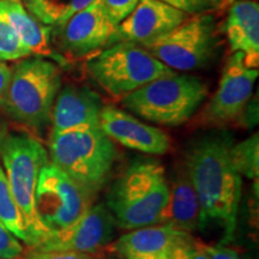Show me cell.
Instances as JSON below:
<instances>
[{"mask_svg": "<svg viewBox=\"0 0 259 259\" xmlns=\"http://www.w3.org/2000/svg\"><path fill=\"white\" fill-rule=\"evenodd\" d=\"M233 136L212 131L190 145L185 168L198 197L204 223L221 226L227 240L234 235L241 198V176L233 166Z\"/></svg>", "mask_w": 259, "mask_h": 259, "instance_id": "1", "label": "cell"}, {"mask_svg": "<svg viewBox=\"0 0 259 259\" xmlns=\"http://www.w3.org/2000/svg\"><path fill=\"white\" fill-rule=\"evenodd\" d=\"M169 196L166 170L160 162L141 158L116 179L107 197L115 225L134 231L157 225Z\"/></svg>", "mask_w": 259, "mask_h": 259, "instance_id": "2", "label": "cell"}, {"mask_svg": "<svg viewBox=\"0 0 259 259\" xmlns=\"http://www.w3.org/2000/svg\"><path fill=\"white\" fill-rule=\"evenodd\" d=\"M48 156L51 163L95 197L111 178L116 149L100 125H85L51 137Z\"/></svg>", "mask_w": 259, "mask_h": 259, "instance_id": "3", "label": "cell"}, {"mask_svg": "<svg viewBox=\"0 0 259 259\" xmlns=\"http://www.w3.org/2000/svg\"><path fill=\"white\" fill-rule=\"evenodd\" d=\"M60 87L61 73L56 64L40 57L25 58L12 69L0 109L12 120L40 131L51 122Z\"/></svg>", "mask_w": 259, "mask_h": 259, "instance_id": "4", "label": "cell"}, {"mask_svg": "<svg viewBox=\"0 0 259 259\" xmlns=\"http://www.w3.org/2000/svg\"><path fill=\"white\" fill-rule=\"evenodd\" d=\"M0 158L30 235L29 247H34L50 233L38 218L35 198L40 171L50 162L48 153L30 135L5 132L0 138Z\"/></svg>", "mask_w": 259, "mask_h": 259, "instance_id": "5", "label": "cell"}, {"mask_svg": "<svg viewBox=\"0 0 259 259\" xmlns=\"http://www.w3.org/2000/svg\"><path fill=\"white\" fill-rule=\"evenodd\" d=\"M208 96V88L197 77L163 76L122 97V105L145 120L179 126L190 120Z\"/></svg>", "mask_w": 259, "mask_h": 259, "instance_id": "6", "label": "cell"}, {"mask_svg": "<svg viewBox=\"0 0 259 259\" xmlns=\"http://www.w3.org/2000/svg\"><path fill=\"white\" fill-rule=\"evenodd\" d=\"M88 71L107 93L122 97L176 72L134 42H116L100 52L89 60Z\"/></svg>", "mask_w": 259, "mask_h": 259, "instance_id": "7", "label": "cell"}, {"mask_svg": "<svg viewBox=\"0 0 259 259\" xmlns=\"http://www.w3.org/2000/svg\"><path fill=\"white\" fill-rule=\"evenodd\" d=\"M141 46L174 71L200 69L215 53V22L205 12L192 15L170 31Z\"/></svg>", "mask_w": 259, "mask_h": 259, "instance_id": "8", "label": "cell"}, {"mask_svg": "<svg viewBox=\"0 0 259 259\" xmlns=\"http://www.w3.org/2000/svg\"><path fill=\"white\" fill-rule=\"evenodd\" d=\"M35 198L38 218L52 233L77 221L93 205L94 197L48 162L38 176Z\"/></svg>", "mask_w": 259, "mask_h": 259, "instance_id": "9", "label": "cell"}, {"mask_svg": "<svg viewBox=\"0 0 259 259\" xmlns=\"http://www.w3.org/2000/svg\"><path fill=\"white\" fill-rule=\"evenodd\" d=\"M258 69H248L244 56L234 52L222 71L219 88L200 114L204 125L219 126L240 118L250 102Z\"/></svg>", "mask_w": 259, "mask_h": 259, "instance_id": "10", "label": "cell"}, {"mask_svg": "<svg viewBox=\"0 0 259 259\" xmlns=\"http://www.w3.org/2000/svg\"><path fill=\"white\" fill-rule=\"evenodd\" d=\"M115 222L103 204L92 205L84 215L66 228L45 236L34 250L93 254L111 244Z\"/></svg>", "mask_w": 259, "mask_h": 259, "instance_id": "11", "label": "cell"}, {"mask_svg": "<svg viewBox=\"0 0 259 259\" xmlns=\"http://www.w3.org/2000/svg\"><path fill=\"white\" fill-rule=\"evenodd\" d=\"M187 17L185 12L158 0H139L134 11L114 28L107 46L116 42L142 45L170 31Z\"/></svg>", "mask_w": 259, "mask_h": 259, "instance_id": "12", "label": "cell"}, {"mask_svg": "<svg viewBox=\"0 0 259 259\" xmlns=\"http://www.w3.org/2000/svg\"><path fill=\"white\" fill-rule=\"evenodd\" d=\"M100 127L113 142L141 153L164 155L170 148L166 132L114 106H103Z\"/></svg>", "mask_w": 259, "mask_h": 259, "instance_id": "13", "label": "cell"}, {"mask_svg": "<svg viewBox=\"0 0 259 259\" xmlns=\"http://www.w3.org/2000/svg\"><path fill=\"white\" fill-rule=\"evenodd\" d=\"M114 28L103 0H93L59 29L61 48L71 56H85L107 46Z\"/></svg>", "mask_w": 259, "mask_h": 259, "instance_id": "14", "label": "cell"}, {"mask_svg": "<svg viewBox=\"0 0 259 259\" xmlns=\"http://www.w3.org/2000/svg\"><path fill=\"white\" fill-rule=\"evenodd\" d=\"M191 234L168 225H153L125 233L109 246L122 259H170Z\"/></svg>", "mask_w": 259, "mask_h": 259, "instance_id": "15", "label": "cell"}, {"mask_svg": "<svg viewBox=\"0 0 259 259\" xmlns=\"http://www.w3.org/2000/svg\"><path fill=\"white\" fill-rule=\"evenodd\" d=\"M102 108L101 97L94 90L67 84L59 90L52 108L51 137L78 126L100 125Z\"/></svg>", "mask_w": 259, "mask_h": 259, "instance_id": "16", "label": "cell"}, {"mask_svg": "<svg viewBox=\"0 0 259 259\" xmlns=\"http://www.w3.org/2000/svg\"><path fill=\"white\" fill-rule=\"evenodd\" d=\"M168 202L157 225H168L178 231L192 233L205 228L202 208L185 166L173 173L168 181Z\"/></svg>", "mask_w": 259, "mask_h": 259, "instance_id": "17", "label": "cell"}, {"mask_svg": "<svg viewBox=\"0 0 259 259\" xmlns=\"http://www.w3.org/2000/svg\"><path fill=\"white\" fill-rule=\"evenodd\" d=\"M226 34L233 52H240L248 69L259 66V5L254 0H239L231 6Z\"/></svg>", "mask_w": 259, "mask_h": 259, "instance_id": "18", "label": "cell"}, {"mask_svg": "<svg viewBox=\"0 0 259 259\" xmlns=\"http://www.w3.org/2000/svg\"><path fill=\"white\" fill-rule=\"evenodd\" d=\"M3 3L12 27L30 54L40 58L53 56L51 46L52 28L29 14L22 0H3Z\"/></svg>", "mask_w": 259, "mask_h": 259, "instance_id": "19", "label": "cell"}, {"mask_svg": "<svg viewBox=\"0 0 259 259\" xmlns=\"http://www.w3.org/2000/svg\"><path fill=\"white\" fill-rule=\"evenodd\" d=\"M93 0H22L24 8L47 27L59 30Z\"/></svg>", "mask_w": 259, "mask_h": 259, "instance_id": "20", "label": "cell"}, {"mask_svg": "<svg viewBox=\"0 0 259 259\" xmlns=\"http://www.w3.org/2000/svg\"><path fill=\"white\" fill-rule=\"evenodd\" d=\"M0 221L8 227L9 231L17 236L19 240L30 245L27 225L19 210L17 203L12 196L4 168L0 164Z\"/></svg>", "mask_w": 259, "mask_h": 259, "instance_id": "21", "label": "cell"}, {"mask_svg": "<svg viewBox=\"0 0 259 259\" xmlns=\"http://www.w3.org/2000/svg\"><path fill=\"white\" fill-rule=\"evenodd\" d=\"M232 163L240 176L258 183L259 178V136L254 134L231 149Z\"/></svg>", "mask_w": 259, "mask_h": 259, "instance_id": "22", "label": "cell"}, {"mask_svg": "<svg viewBox=\"0 0 259 259\" xmlns=\"http://www.w3.org/2000/svg\"><path fill=\"white\" fill-rule=\"evenodd\" d=\"M31 56L10 22L4 3L0 0V61H14Z\"/></svg>", "mask_w": 259, "mask_h": 259, "instance_id": "23", "label": "cell"}, {"mask_svg": "<svg viewBox=\"0 0 259 259\" xmlns=\"http://www.w3.org/2000/svg\"><path fill=\"white\" fill-rule=\"evenodd\" d=\"M23 252L24 247L19 239L0 221V259H16Z\"/></svg>", "mask_w": 259, "mask_h": 259, "instance_id": "24", "label": "cell"}, {"mask_svg": "<svg viewBox=\"0 0 259 259\" xmlns=\"http://www.w3.org/2000/svg\"><path fill=\"white\" fill-rule=\"evenodd\" d=\"M138 3L139 0H103L107 16L114 27L134 11Z\"/></svg>", "mask_w": 259, "mask_h": 259, "instance_id": "25", "label": "cell"}, {"mask_svg": "<svg viewBox=\"0 0 259 259\" xmlns=\"http://www.w3.org/2000/svg\"><path fill=\"white\" fill-rule=\"evenodd\" d=\"M170 259H209L200 247V241L190 236L186 241L180 244L174 251Z\"/></svg>", "mask_w": 259, "mask_h": 259, "instance_id": "26", "label": "cell"}, {"mask_svg": "<svg viewBox=\"0 0 259 259\" xmlns=\"http://www.w3.org/2000/svg\"><path fill=\"white\" fill-rule=\"evenodd\" d=\"M16 259H92L90 254L74 253V252H58V251H37L29 247L21 257Z\"/></svg>", "mask_w": 259, "mask_h": 259, "instance_id": "27", "label": "cell"}, {"mask_svg": "<svg viewBox=\"0 0 259 259\" xmlns=\"http://www.w3.org/2000/svg\"><path fill=\"white\" fill-rule=\"evenodd\" d=\"M164 4L171 6V8L180 10L186 15H199L208 11L212 8L206 0H158Z\"/></svg>", "mask_w": 259, "mask_h": 259, "instance_id": "28", "label": "cell"}, {"mask_svg": "<svg viewBox=\"0 0 259 259\" xmlns=\"http://www.w3.org/2000/svg\"><path fill=\"white\" fill-rule=\"evenodd\" d=\"M200 247L209 259H240L239 254L232 248L221 245H206L200 242Z\"/></svg>", "mask_w": 259, "mask_h": 259, "instance_id": "29", "label": "cell"}, {"mask_svg": "<svg viewBox=\"0 0 259 259\" xmlns=\"http://www.w3.org/2000/svg\"><path fill=\"white\" fill-rule=\"evenodd\" d=\"M12 69H10L5 61H0V97L4 95L6 88H8L10 79H11Z\"/></svg>", "mask_w": 259, "mask_h": 259, "instance_id": "30", "label": "cell"}, {"mask_svg": "<svg viewBox=\"0 0 259 259\" xmlns=\"http://www.w3.org/2000/svg\"><path fill=\"white\" fill-rule=\"evenodd\" d=\"M206 2H209V4L211 5L212 8H220V6L225 4V0H206Z\"/></svg>", "mask_w": 259, "mask_h": 259, "instance_id": "31", "label": "cell"}, {"mask_svg": "<svg viewBox=\"0 0 259 259\" xmlns=\"http://www.w3.org/2000/svg\"><path fill=\"white\" fill-rule=\"evenodd\" d=\"M5 134V131H3V130H0V138H2V136Z\"/></svg>", "mask_w": 259, "mask_h": 259, "instance_id": "32", "label": "cell"}]
</instances>
